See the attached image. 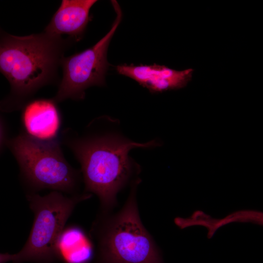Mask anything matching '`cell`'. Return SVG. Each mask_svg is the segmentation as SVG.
<instances>
[{"label":"cell","instance_id":"6da1fadb","mask_svg":"<svg viewBox=\"0 0 263 263\" xmlns=\"http://www.w3.org/2000/svg\"><path fill=\"white\" fill-rule=\"evenodd\" d=\"M59 139L81 166L84 192L97 196L102 212H111L117 203L118 193L140 178L141 167L130 151L159 144L156 140L140 143L128 138L118 120L108 116L92 120L80 133L66 128L60 132Z\"/></svg>","mask_w":263,"mask_h":263},{"label":"cell","instance_id":"7a4b0ae2","mask_svg":"<svg viewBox=\"0 0 263 263\" xmlns=\"http://www.w3.org/2000/svg\"><path fill=\"white\" fill-rule=\"evenodd\" d=\"M74 41L43 31L19 37L0 29V73L10 86L0 109L20 110L41 88L57 83L61 59Z\"/></svg>","mask_w":263,"mask_h":263},{"label":"cell","instance_id":"3957f363","mask_svg":"<svg viewBox=\"0 0 263 263\" xmlns=\"http://www.w3.org/2000/svg\"><path fill=\"white\" fill-rule=\"evenodd\" d=\"M141 179L130 186L121 208L101 212L91 233L97 244L96 263H164L159 249L140 218L137 191Z\"/></svg>","mask_w":263,"mask_h":263},{"label":"cell","instance_id":"277c9868","mask_svg":"<svg viewBox=\"0 0 263 263\" xmlns=\"http://www.w3.org/2000/svg\"><path fill=\"white\" fill-rule=\"evenodd\" d=\"M6 144L18 163L23 183L33 191L49 189L77 194L81 173L66 159L60 139L40 141L22 132Z\"/></svg>","mask_w":263,"mask_h":263},{"label":"cell","instance_id":"5b68a950","mask_svg":"<svg viewBox=\"0 0 263 263\" xmlns=\"http://www.w3.org/2000/svg\"><path fill=\"white\" fill-rule=\"evenodd\" d=\"M92 195L83 192L68 197L52 191L45 196L27 195L34 220L28 238L22 249L14 254V263L26 262L52 263L58 260L56 244L75 207Z\"/></svg>","mask_w":263,"mask_h":263},{"label":"cell","instance_id":"8992f818","mask_svg":"<svg viewBox=\"0 0 263 263\" xmlns=\"http://www.w3.org/2000/svg\"><path fill=\"white\" fill-rule=\"evenodd\" d=\"M111 2L116 16L110 31L91 47L62 58V77L53 97L57 104L68 99L83 100L87 89L105 84V75L109 65L107 58L108 46L122 17L117 1Z\"/></svg>","mask_w":263,"mask_h":263},{"label":"cell","instance_id":"52a82bcc","mask_svg":"<svg viewBox=\"0 0 263 263\" xmlns=\"http://www.w3.org/2000/svg\"><path fill=\"white\" fill-rule=\"evenodd\" d=\"M21 110L23 132L40 141L59 139L61 117L53 98L33 99Z\"/></svg>","mask_w":263,"mask_h":263},{"label":"cell","instance_id":"ba28073f","mask_svg":"<svg viewBox=\"0 0 263 263\" xmlns=\"http://www.w3.org/2000/svg\"><path fill=\"white\" fill-rule=\"evenodd\" d=\"M120 74L129 77L151 93L177 90L186 87L191 81L194 70L177 71L164 65H134L126 64L116 67Z\"/></svg>","mask_w":263,"mask_h":263},{"label":"cell","instance_id":"9c48e42d","mask_svg":"<svg viewBox=\"0 0 263 263\" xmlns=\"http://www.w3.org/2000/svg\"><path fill=\"white\" fill-rule=\"evenodd\" d=\"M96 0H62L43 32L54 36L68 35L74 41L82 38L91 19L89 12Z\"/></svg>","mask_w":263,"mask_h":263},{"label":"cell","instance_id":"30bf717a","mask_svg":"<svg viewBox=\"0 0 263 263\" xmlns=\"http://www.w3.org/2000/svg\"><path fill=\"white\" fill-rule=\"evenodd\" d=\"M58 259L66 263H89L94 253L91 237L77 225L64 228L56 244Z\"/></svg>","mask_w":263,"mask_h":263},{"label":"cell","instance_id":"8fae6325","mask_svg":"<svg viewBox=\"0 0 263 263\" xmlns=\"http://www.w3.org/2000/svg\"><path fill=\"white\" fill-rule=\"evenodd\" d=\"M15 254L0 253V263H6L9 262H14Z\"/></svg>","mask_w":263,"mask_h":263},{"label":"cell","instance_id":"7c38bea8","mask_svg":"<svg viewBox=\"0 0 263 263\" xmlns=\"http://www.w3.org/2000/svg\"><path fill=\"white\" fill-rule=\"evenodd\" d=\"M1 129H0V139H1Z\"/></svg>","mask_w":263,"mask_h":263}]
</instances>
